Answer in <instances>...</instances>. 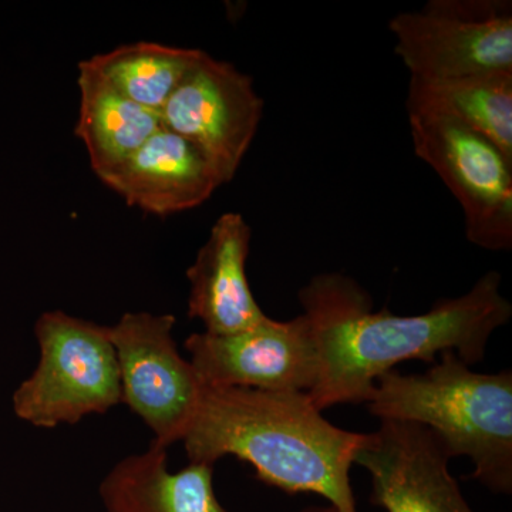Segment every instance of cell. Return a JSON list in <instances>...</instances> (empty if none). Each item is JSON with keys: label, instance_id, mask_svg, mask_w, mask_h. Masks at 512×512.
Returning a JSON list of instances; mask_svg holds the SVG:
<instances>
[{"label": "cell", "instance_id": "cell-5", "mask_svg": "<svg viewBox=\"0 0 512 512\" xmlns=\"http://www.w3.org/2000/svg\"><path fill=\"white\" fill-rule=\"evenodd\" d=\"M389 28L410 77L512 72L511 0H430L394 16Z\"/></svg>", "mask_w": 512, "mask_h": 512}, {"label": "cell", "instance_id": "cell-12", "mask_svg": "<svg viewBox=\"0 0 512 512\" xmlns=\"http://www.w3.org/2000/svg\"><path fill=\"white\" fill-rule=\"evenodd\" d=\"M101 181L130 207L158 217L200 207L224 185L197 147L163 126Z\"/></svg>", "mask_w": 512, "mask_h": 512}, {"label": "cell", "instance_id": "cell-8", "mask_svg": "<svg viewBox=\"0 0 512 512\" xmlns=\"http://www.w3.org/2000/svg\"><path fill=\"white\" fill-rule=\"evenodd\" d=\"M264 100L248 74L202 52L160 111L161 126L190 141L227 184L258 133Z\"/></svg>", "mask_w": 512, "mask_h": 512}, {"label": "cell", "instance_id": "cell-6", "mask_svg": "<svg viewBox=\"0 0 512 512\" xmlns=\"http://www.w3.org/2000/svg\"><path fill=\"white\" fill-rule=\"evenodd\" d=\"M171 313L127 312L109 326L119 362L121 400L167 448L183 443L200 404L202 383L174 339Z\"/></svg>", "mask_w": 512, "mask_h": 512}, {"label": "cell", "instance_id": "cell-10", "mask_svg": "<svg viewBox=\"0 0 512 512\" xmlns=\"http://www.w3.org/2000/svg\"><path fill=\"white\" fill-rule=\"evenodd\" d=\"M446 444L407 421L380 420L355 464L372 477L370 503L387 512H474L448 470Z\"/></svg>", "mask_w": 512, "mask_h": 512}, {"label": "cell", "instance_id": "cell-4", "mask_svg": "<svg viewBox=\"0 0 512 512\" xmlns=\"http://www.w3.org/2000/svg\"><path fill=\"white\" fill-rule=\"evenodd\" d=\"M35 336L39 363L13 393V412L20 420L56 429L123 404L109 326L49 311L36 320Z\"/></svg>", "mask_w": 512, "mask_h": 512}, {"label": "cell", "instance_id": "cell-15", "mask_svg": "<svg viewBox=\"0 0 512 512\" xmlns=\"http://www.w3.org/2000/svg\"><path fill=\"white\" fill-rule=\"evenodd\" d=\"M407 114H439L487 138L512 163V72L457 79L410 77Z\"/></svg>", "mask_w": 512, "mask_h": 512}, {"label": "cell", "instance_id": "cell-2", "mask_svg": "<svg viewBox=\"0 0 512 512\" xmlns=\"http://www.w3.org/2000/svg\"><path fill=\"white\" fill-rule=\"evenodd\" d=\"M367 434L333 426L305 392L202 386L183 444L190 463L232 456L269 487L312 493L340 512L357 511L350 470Z\"/></svg>", "mask_w": 512, "mask_h": 512}, {"label": "cell", "instance_id": "cell-9", "mask_svg": "<svg viewBox=\"0 0 512 512\" xmlns=\"http://www.w3.org/2000/svg\"><path fill=\"white\" fill-rule=\"evenodd\" d=\"M184 349L202 386L308 393L318 380V349L303 315L286 322L268 316L227 335L192 333Z\"/></svg>", "mask_w": 512, "mask_h": 512}, {"label": "cell", "instance_id": "cell-11", "mask_svg": "<svg viewBox=\"0 0 512 512\" xmlns=\"http://www.w3.org/2000/svg\"><path fill=\"white\" fill-rule=\"evenodd\" d=\"M251 238L245 218L238 212H225L187 269L188 316L201 320L211 335L239 332L268 318L248 282Z\"/></svg>", "mask_w": 512, "mask_h": 512}, {"label": "cell", "instance_id": "cell-14", "mask_svg": "<svg viewBox=\"0 0 512 512\" xmlns=\"http://www.w3.org/2000/svg\"><path fill=\"white\" fill-rule=\"evenodd\" d=\"M79 119L74 134L100 180L116 171L161 128L160 116L127 99L86 60L79 63Z\"/></svg>", "mask_w": 512, "mask_h": 512}, {"label": "cell", "instance_id": "cell-3", "mask_svg": "<svg viewBox=\"0 0 512 512\" xmlns=\"http://www.w3.org/2000/svg\"><path fill=\"white\" fill-rule=\"evenodd\" d=\"M379 420L427 427L451 458L474 464L473 478L497 494L512 493V372L477 373L453 350L421 375L390 370L365 403Z\"/></svg>", "mask_w": 512, "mask_h": 512}, {"label": "cell", "instance_id": "cell-1", "mask_svg": "<svg viewBox=\"0 0 512 512\" xmlns=\"http://www.w3.org/2000/svg\"><path fill=\"white\" fill-rule=\"evenodd\" d=\"M500 288L501 275L490 271L464 295L441 299L420 315L400 316L373 311L369 292L349 276L316 275L299 291L319 357L309 399L320 412L365 404L376 380L394 366L431 363L448 350L468 366L483 362L491 336L512 316Z\"/></svg>", "mask_w": 512, "mask_h": 512}, {"label": "cell", "instance_id": "cell-17", "mask_svg": "<svg viewBox=\"0 0 512 512\" xmlns=\"http://www.w3.org/2000/svg\"><path fill=\"white\" fill-rule=\"evenodd\" d=\"M301 512H340L336 510L335 507H332L330 504L326 505H311V507L303 508Z\"/></svg>", "mask_w": 512, "mask_h": 512}, {"label": "cell", "instance_id": "cell-13", "mask_svg": "<svg viewBox=\"0 0 512 512\" xmlns=\"http://www.w3.org/2000/svg\"><path fill=\"white\" fill-rule=\"evenodd\" d=\"M104 512H227L214 488V467L190 463L168 467L167 448L150 446L130 454L101 480Z\"/></svg>", "mask_w": 512, "mask_h": 512}, {"label": "cell", "instance_id": "cell-16", "mask_svg": "<svg viewBox=\"0 0 512 512\" xmlns=\"http://www.w3.org/2000/svg\"><path fill=\"white\" fill-rule=\"evenodd\" d=\"M202 50L137 42L86 60L127 99L160 114Z\"/></svg>", "mask_w": 512, "mask_h": 512}, {"label": "cell", "instance_id": "cell-7", "mask_svg": "<svg viewBox=\"0 0 512 512\" xmlns=\"http://www.w3.org/2000/svg\"><path fill=\"white\" fill-rule=\"evenodd\" d=\"M414 154L433 168L464 215L466 237L487 251L512 248V163L457 121L409 113Z\"/></svg>", "mask_w": 512, "mask_h": 512}]
</instances>
